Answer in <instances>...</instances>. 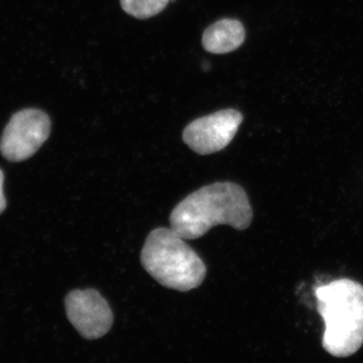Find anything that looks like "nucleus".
<instances>
[{
	"label": "nucleus",
	"mask_w": 363,
	"mask_h": 363,
	"mask_svg": "<svg viewBox=\"0 0 363 363\" xmlns=\"http://www.w3.org/2000/svg\"><path fill=\"white\" fill-rule=\"evenodd\" d=\"M317 310L325 323L322 344L335 357H348L363 344V286L348 279L316 289Z\"/></svg>",
	"instance_id": "f03ea898"
},
{
	"label": "nucleus",
	"mask_w": 363,
	"mask_h": 363,
	"mask_svg": "<svg viewBox=\"0 0 363 363\" xmlns=\"http://www.w3.org/2000/svg\"><path fill=\"white\" fill-rule=\"evenodd\" d=\"M140 259L157 283L180 292L198 288L206 277L201 257L172 228L152 230L143 245Z\"/></svg>",
	"instance_id": "7ed1b4c3"
},
{
	"label": "nucleus",
	"mask_w": 363,
	"mask_h": 363,
	"mask_svg": "<svg viewBox=\"0 0 363 363\" xmlns=\"http://www.w3.org/2000/svg\"><path fill=\"white\" fill-rule=\"evenodd\" d=\"M69 321L82 337L94 340L104 337L113 324L108 303L93 289L72 291L65 298Z\"/></svg>",
	"instance_id": "39448f33"
},
{
	"label": "nucleus",
	"mask_w": 363,
	"mask_h": 363,
	"mask_svg": "<svg viewBox=\"0 0 363 363\" xmlns=\"http://www.w3.org/2000/svg\"><path fill=\"white\" fill-rule=\"evenodd\" d=\"M242 119L240 112L234 109L196 119L184 130V142L197 154H214L231 143Z\"/></svg>",
	"instance_id": "423d86ee"
},
{
	"label": "nucleus",
	"mask_w": 363,
	"mask_h": 363,
	"mask_svg": "<svg viewBox=\"0 0 363 363\" xmlns=\"http://www.w3.org/2000/svg\"><path fill=\"white\" fill-rule=\"evenodd\" d=\"M4 174L2 169H0V214L4 213V210L6 209V199L4 197Z\"/></svg>",
	"instance_id": "1a4fd4ad"
},
{
	"label": "nucleus",
	"mask_w": 363,
	"mask_h": 363,
	"mask_svg": "<svg viewBox=\"0 0 363 363\" xmlns=\"http://www.w3.org/2000/svg\"><path fill=\"white\" fill-rule=\"evenodd\" d=\"M169 0H121L126 13L136 18H149L157 16L168 6Z\"/></svg>",
	"instance_id": "6e6552de"
},
{
	"label": "nucleus",
	"mask_w": 363,
	"mask_h": 363,
	"mask_svg": "<svg viewBox=\"0 0 363 363\" xmlns=\"http://www.w3.org/2000/svg\"><path fill=\"white\" fill-rule=\"evenodd\" d=\"M245 39V30L240 21L223 18L205 30L202 44L212 54H227L238 49Z\"/></svg>",
	"instance_id": "0eeeda50"
},
{
	"label": "nucleus",
	"mask_w": 363,
	"mask_h": 363,
	"mask_svg": "<svg viewBox=\"0 0 363 363\" xmlns=\"http://www.w3.org/2000/svg\"><path fill=\"white\" fill-rule=\"evenodd\" d=\"M252 221L247 193L231 182L199 189L179 203L169 216L171 228L186 240H197L220 224L245 230Z\"/></svg>",
	"instance_id": "f257e3e1"
},
{
	"label": "nucleus",
	"mask_w": 363,
	"mask_h": 363,
	"mask_svg": "<svg viewBox=\"0 0 363 363\" xmlns=\"http://www.w3.org/2000/svg\"><path fill=\"white\" fill-rule=\"evenodd\" d=\"M51 133V121L39 109L13 114L0 140V152L7 161L23 162L33 157Z\"/></svg>",
	"instance_id": "20e7f679"
}]
</instances>
